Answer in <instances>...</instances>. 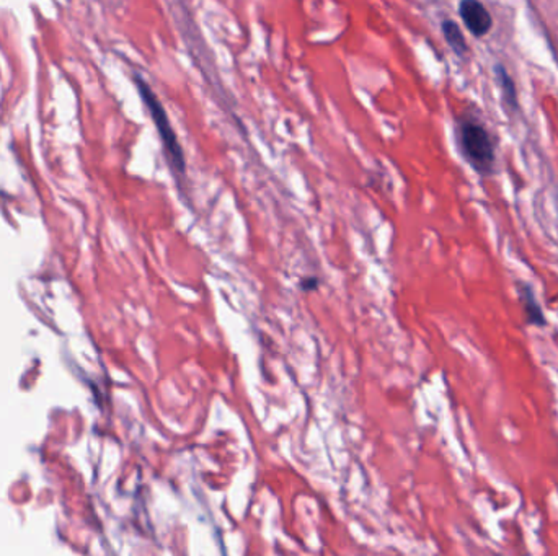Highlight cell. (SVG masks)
<instances>
[{"instance_id": "obj_6", "label": "cell", "mask_w": 558, "mask_h": 556, "mask_svg": "<svg viewBox=\"0 0 558 556\" xmlns=\"http://www.w3.org/2000/svg\"><path fill=\"white\" fill-rule=\"evenodd\" d=\"M441 31H442V36L446 39L448 46L452 49V52L459 58H465V54L469 52V44H467L459 25L454 20H442Z\"/></svg>"}, {"instance_id": "obj_4", "label": "cell", "mask_w": 558, "mask_h": 556, "mask_svg": "<svg viewBox=\"0 0 558 556\" xmlns=\"http://www.w3.org/2000/svg\"><path fill=\"white\" fill-rule=\"evenodd\" d=\"M519 299L522 303V309H524V315H526V320L529 325H534V326H546L547 320H546V315L542 312V307L536 299V294L534 289L526 283H519Z\"/></svg>"}, {"instance_id": "obj_7", "label": "cell", "mask_w": 558, "mask_h": 556, "mask_svg": "<svg viewBox=\"0 0 558 556\" xmlns=\"http://www.w3.org/2000/svg\"><path fill=\"white\" fill-rule=\"evenodd\" d=\"M317 283H319V279L317 278H312V279H303V289H313V287H317Z\"/></svg>"}, {"instance_id": "obj_1", "label": "cell", "mask_w": 558, "mask_h": 556, "mask_svg": "<svg viewBox=\"0 0 558 556\" xmlns=\"http://www.w3.org/2000/svg\"><path fill=\"white\" fill-rule=\"evenodd\" d=\"M134 84H136L137 92L142 98L144 105H146L149 115L152 117L154 125L157 127V133L162 141L164 147V154L170 170L174 172L175 176H185L186 173V158L185 150L180 144V139L176 136L175 129L170 123V117L166 113V107L162 105V101L157 97L156 92L147 84L141 76H134Z\"/></svg>"}, {"instance_id": "obj_2", "label": "cell", "mask_w": 558, "mask_h": 556, "mask_svg": "<svg viewBox=\"0 0 558 556\" xmlns=\"http://www.w3.org/2000/svg\"><path fill=\"white\" fill-rule=\"evenodd\" d=\"M456 134L460 152L467 164L479 175H491L495 170V147L487 127L473 117H460Z\"/></svg>"}, {"instance_id": "obj_3", "label": "cell", "mask_w": 558, "mask_h": 556, "mask_svg": "<svg viewBox=\"0 0 558 556\" xmlns=\"http://www.w3.org/2000/svg\"><path fill=\"white\" fill-rule=\"evenodd\" d=\"M459 15L465 28L469 29L475 38L489 35V29L493 27V19L480 0H460Z\"/></svg>"}, {"instance_id": "obj_5", "label": "cell", "mask_w": 558, "mask_h": 556, "mask_svg": "<svg viewBox=\"0 0 558 556\" xmlns=\"http://www.w3.org/2000/svg\"><path fill=\"white\" fill-rule=\"evenodd\" d=\"M495 78H497V84H498L505 107H506L509 113H518L519 100L516 84H514L513 77L509 76V72L505 68V66H501V64L495 66Z\"/></svg>"}]
</instances>
